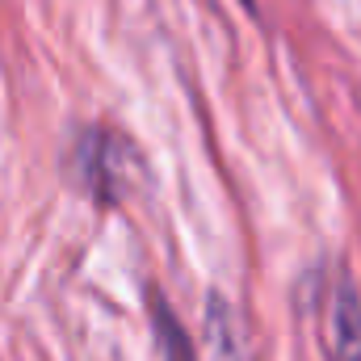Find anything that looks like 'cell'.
<instances>
[{"mask_svg":"<svg viewBox=\"0 0 361 361\" xmlns=\"http://www.w3.org/2000/svg\"><path fill=\"white\" fill-rule=\"evenodd\" d=\"M63 169H68V180L97 206H122L147 180V164L139 147L122 130L101 122H85L68 135Z\"/></svg>","mask_w":361,"mask_h":361,"instance_id":"cell-1","label":"cell"},{"mask_svg":"<svg viewBox=\"0 0 361 361\" xmlns=\"http://www.w3.org/2000/svg\"><path fill=\"white\" fill-rule=\"evenodd\" d=\"M324 357L361 361V294L349 273H336L324 298Z\"/></svg>","mask_w":361,"mask_h":361,"instance_id":"cell-2","label":"cell"},{"mask_svg":"<svg viewBox=\"0 0 361 361\" xmlns=\"http://www.w3.org/2000/svg\"><path fill=\"white\" fill-rule=\"evenodd\" d=\"M206 341L214 361H248V332L223 294H206Z\"/></svg>","mask_w":361,"mask_h":361,"instance_id":"cell-3","label":"cell"},{"mask_svg":"<svg viewBox=\"0 0 361 361\" xmlns=\"http://www.w3.org/2000/svg\"><path fill=\"white\" fill-rule=\"evenodd\" d=\"M156 302V315H152V328H156V345H160V353L164 361H197L193 353V345H189V336H185V328L177 324V315H173V307L156 294L152 298Z\"/></svg>","mask_w":361,"mask_h":361,"instance_id":"cell-4","label":"cell"}]
</instances>
